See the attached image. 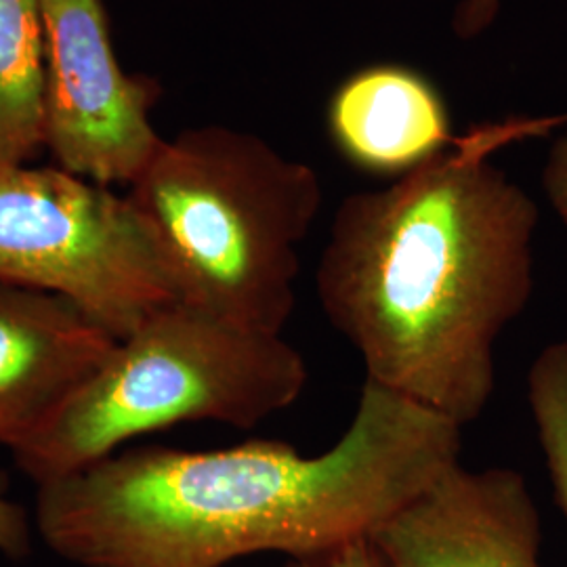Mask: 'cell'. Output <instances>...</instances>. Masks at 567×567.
Instances as JSON below:
<instances>
[{
  "label": "cell",
  "instance_id": "52a82bcc",
  "mask_svg": "<svg viewBox=\"0 0 567 567\" xmlns=\"http://www.w3.org/2000/svg\"><path fill=\"white\" fill-rule=\"evenodd\" d=\"M368 545L379 567H543V519L519 471L458 463Z\"/></svg>",
  "mask_w": 567,
  "mask_h": 567
},
{
  "label": "cell",
  "instance_id": "9c48e42d",
  "mask_svg": "<svg viewBox=\"0 0 567 567\" xmlns=\"http://www.w3.org/2000/svg\"><path fill=\"white\" fill-rule=\"evenodd\" d=\"M326 121L344 158L374 175L402 177L456 140L435 84L398 63L368 65L341 82Z\"/></svg>",
  "mask_w": 567,
  "mask_h": 567
},
{
  "label": "cell",
  "instance_id": "9a60e30c",
  "mask_svg": "<svg viewBox=\"0 0 567 567\" xmlns=\"http://www.w3.org/2000/svg\"><path fill=\"white\" fill-rule=\"evenodd\" d=\"M284 567H379V561L368 545V540H364V543L344 547L343 550H337L322 559L288 561Z\"/></svg>",
  "mask_w": 567,
  "mask_h": 567
},
{
  "label": "cell",
  "instance_id": "7c38bea8",
  "mask_svg": "<svg viewBox=\"0 0 567 567\" xmlns=\"http://www.w3.org/2000/svg\"><path fill=\"white\" fill-rule=\"evenodd\" d=\"M32 548V529L28 513L9 498V482L0 473V555L23 559Z\"/></svg>",
  "mask_w": 567,
  "mask_h": 567
},
{
  "label": "cell",
  "instance_id": "4fadbf2b",
  "mask_svg": "<svg viewBox=\"0 0 567 567\" xmlns=\"http://www.w3.org/2000/svg\"><path fill=\"white\" fill-rule=\"evenodd\" d=\"M540 179L550 208L567 229V128L550 145Z\"/></svg>",
  "mask_w": 567,
  "mask_h": 567
},
{
  "label": "cell",
  "instance_id": "5b68a950",
  "mask_svg": "<svg viewBox=\"0 0 567 567\" xmlns=\"http://www.w3.org/2000/svg\"><path fill=\"white\" fill-rule=\"evenodd\" d=\"M0 282L68 299L116 339L177 303L128 196L60 166L0 164Z\"/></svg>",
  "mask_w": 567,
  "mask_h": 567
},
{
  "label": "cell",
  "instance_id": "6da1fadb",
  "mask_svg": "<svg viewBox=\"0 0 567 567\" xmlns=\"http://www.w3.org/2000/svg\"><path fill=\"white\" fill-rule=\"evenodd\" d=\"M463 429L365 381L343 435L305 456L278 440L142 446L39 486L42 543L79 567L322 559L370 536L461 463Z\"/></svg>",
  "mask_w": 567,
  "mask_h": 567
},
{
  "label": "cell",
  "instance_id": "5bb4252c",
  "mask_svg": "<svg viewBox=\"0 0 567 567\" xmlns=\"http://www.w3.org/2000/svg\"><path fill=\"white\" fill-rule=\"evenodd\" d=\"M498 11L501 0H461L454 11L452 30L458 39L473 41L492 28Z\"/></svg>",
  "mask_w": 567,
  "mask_h": 567
},
{
  "label": "cell",
  "instance_id": "8fae6325",
  "mask_svg": "<svg viewBox=\"0 0 567 567\" xmlns=\"http://www.w3.org/2000/svg\"><path fill=\"white\" fill-rule=\"evenodd\" d=\"M527 404L555 505L567 522V341L550 343L527 372Z\"/></svg>",
  "mask_w": 567,
  "mask_h": 567
},
{
  "label": "cell",
  "instance_id": "277c9868",
  "mask_svg": "<svg viewBox=\"0 0 567 567\" xmlns=\"http://www.w3.org/2000/svg\"><path fill=\"white\" fill-rule=\"evenodd\" d=\"M307 379L303 353L284 337L166 305L118 339L97 372L11 454L41 486L158 429L204 421L255 429L295 404Z\"/></svg>",
  "mask_w": 567,
  "mask_h": 567
},
{
  "label": "cell",
  "instance_id": "7a4b0ae2",
  "mask_svg": "<svg viewBox=\"0 0 567 567\" xmlns=\"http://www.w3.org/2000/svg\"><path fill=\"white\" fill-rule=\"evenodd\" d=\"M567 126L508 116L383 189L347 196L316 269L320 307L389 389L454 425L496 391V344L534 292L538 206L492 156Z\"/></svg>",
  "mask_w": 567,
  "mask_h": 567
},
{
  "label": "cell",
  "instance_id": "3957f363",
  "mask_svg": "<svg viewBox=\"0 0 567 567\" xmlns=\"http://www.w3.org/2000/svg\"><path fill=\"white\" fill-rule=\"evenodd\" d=\"M177 303L278 334L297 307L301 244L324 203L309 164L255 133L208 124L164 140L131 185Z\"/></svg>",
  "mask_w": 567,
  "mask_h": 567
},
{
  "label": "cell",
  "instance_id": "8992f818",
  "mask_svg": "<svg viewBox=\"0 0 567 567\" xmlns=\"http://www.w3.org/2000/svg\"><path fill=\"white\" fill-rule=\"evenodd\" d=\"M44 147L63 171L133 185L163 137L152 124L158 84L122 70L103 0H41Z\"/></svg>",
  "mask_w": 567,
  "mask_h": 567
},
{
  "label": "cell",
  "instance_id": "ba28073f",
  "mask_svg": "<svg viewBox=\"0 0 567 567\" xmlns=\"http://www.w3.org/2000/svg\"><path fill=\"white\" fill-rule=\"evenodd\" d=\"M116 341L68 299L0 282V447L20 446L55 414Z\"/></svg>",
  "mask_w": 567,
  "mask_h": 567
},
{
  "label": "cell",
  "instance_id": "30bf717a",
  "mask_svg": "<svg viewBox=\"0 0 567 567\" xmlns=\"http://www.w3.org/2000/svg\"><path fill=\"white\" fill-rule=\"evenodd\" d=\"M41 0H0V164L44 147Z\"/></svg>",
  "mask_w": 567,
  "mask_h": 567
}]
</instances>
